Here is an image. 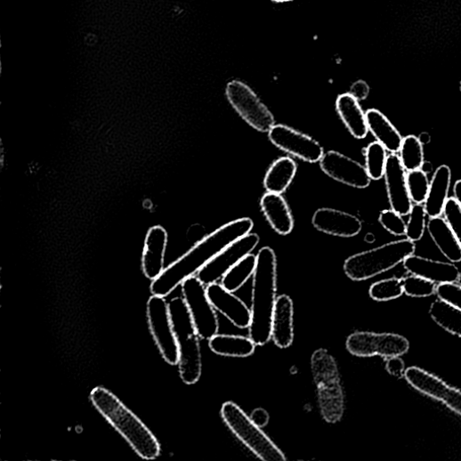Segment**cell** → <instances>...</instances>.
<instances>
[{
  "mask_svg": "<svg viewBox=\"0 0 461 461\" xmlns=\"http://www.w3.org/2000/svg\"><path fill=\"white\" fill-rule=\"evenodd\" d=\"M400 160L406 171L419 170L425 162L424 148L420 139L408 135L403 139L400 148Z\"/></svg>",
  "mask_w": 461,
  "mask_h": 461,
  "instance_id": "32",
  "label": "cell"
},
{
  "mask_svg": "<svg viewBox=\"0 0 461 461\" xmlns=\"http://www.w3.org/2000/svg\"><path fill=\"white\" fill-rule=\"evenodd\" d=\"M404 293L412 297H428L436 293L435 283L424 278L410 275L402 278Z\"/></svg>",
  "mask_w": 461,
  "mask_h": 461,
  "instance_id": "36",
  "label": "cell"
},
{
  "mask_svg": "<svg viewBox=\"0 0 461 461\" xmlns=\"http://www.w3.org/2000/svg\"><path fill=\"white\" fill-rule=\"evenodd\" d=\"M261 208L270 225L280 236L289 235L294 229V217L281 194L267 192L261 199Z\"/></svg>",
  "mask_w": 461,
  "mask_h": 461,
  "instance_id": "22",
  "label": "cell"
},
{
  "mask_svg": "<svg viewBox=\"0 0 461 461\" xmlns=\"http://www.w3.org/2000/svg\"><path fill=\"white\" fill-rule=\"evenodd\" d=\"M226 98L238 114L254 129L269 133L275 125V117L255 93L240 81L230 82Z\"/></svg>",
  "mask_w": 461,
  "mask_h": 461,
  "instance_id": "10",
  "label": "cell"
},
{
  "mask_svg": "<svg viewBox=\"0 0 461 461\" xmlns=\"http://www.w3.org/2000/svg\"><path fill=\"white\" fill-rule=\"evenodd\" d=\"M460 88H461V83H460Z\"/></svg>",
  "mask_w": 461,
  "mask_h": 461,
  "instance_id": "47",
  "label": "cell"
},
{
  "mask_svg": "<svg viewBox=\"0 0 461 461\" xmlns=\"http://www.w3.org/2000/svg\"><path fill=\"white\" fill-rule=\"evenodd\" d=\"M458 284L461 286V273H459L458 279H457Z\"/></svg>",
  "mask_w": 461,
  "mask_h": 461,
  "instance_id": "46",
  "label": "cell"
},
{
  "mask_svg": "<svg viewBox=\"0 0 461 461\" xmlns=\"http://www.w3.org/2000/svg\"><path fill=\"white\" fill-rule=\"evenodd\" d=\"M369 86L364 81H358L354 83L350 90V94L352 95L357 101H365L369 95Z\"/></svg>",
  "mask_w": 461,
  "mask_h": 461,
  "instance_id": "41",
  "label": "cell"
},
{
  "mask_svg": "<svg viewBox=\"0 0 461 461\" xmlns=\"http://www.w3.org/2000/svg\"><path fill=\"white\" fill-rule=\"evenodd\" d=\"M182 290L199 337L210 340L218 334L219 323L206 286L196 275L183 281Z\"/></svg>",
  "mask_w": 461,
  "mask_h": 461,
  "instance_id": "9",
  "label": "cell"
},
{
  "mask_svg": "<svg viewBox=\"0 0 461 461\" xmlns=\"http://www.w3.org/2000/svg\"><path fill=\"white\" fill-rule=\"evenodd\" d=\"M147 319L150 333L165 360L179 363V347L174 333L169 302L166 297L153 295L147 302Z\"/></svg>",
  "mask_w": 461,
  "mask_h": 461,
  "instance_id": "8",
  "label": "cell"
},
{
  "mask_svg": "<svg viewBox=\"0 0 461 461\" xmlns=\"http://www.w3.org/2000/svg\"><path fill=\"white\" fill-rule=\"evenodd\" d=\"M209 348L217 355L247 358L254 354L256 344L245 336L217 334L209 340Z\"/></svg>",
  "mask_w": 461,
  "mask_h": 461,
  "instance_id": "27",
  "label": "cell"
},
{
  "mask_svg": "<svg viewBox=\"0 0 461 461\" xmlns=\"http://www.w3.org/2000/svg\"><path fill=\"white\" fill-rule=\"evenodd\" d=\"M269 139L281 150L305 163H319L325 155L318 141L287 125H275L269 132Z\"/></svg>",
  "mask_w": 461,
  "mask_h": 461,
  "instance_id": "13",
  "label": "cell"
},
{
  "mask_svg": "<svg viewBox=\"0 0 461 461\" xmlns=\"http://www.w3.org/2000/svg\"><path fill=\"white\" fill-rule=\"evenodd\" d=\"M206 292L215 311L220 312L235 327L240 329L250 328L252 311L247 304L234 292H230L222 284L213 283L206 286Z\"/></svg>",
  "mask_w": 461,
  "mask_h": 461,
  "instance_id": "16",
  "label": "cell"
},
{
  "mask_svg": "<svg viewBox=\"0 0 461 461\" xmlns=\"http://www.w3.org/2000/svg\"><path fill=\"white\" fill-rule=\"evenodd\" d=\"M443 215L461 247V206L454 197L448 198Z\"/></svg>",
  "mask_w": 461,
  "mask_h": 461,
  "instance_id": "38",
  "label": "cell"
},
{
  "mask_svg": "<svg viewBox=\"0 0 461 461\" xmlns=\"http://www.w3.org/2000/svg\"><path fill=\"white\" fill-rule=\"evenodd\" d=\"M427 230L431 239L445 258L452 263L461 262V247L445 218L430 217Z\"/></svg>",
  "mask_w": 461,
  "mask_h": 461,
  "instance_id": "24",
  "label": "cell"
},
{
  "mask_svg": "<svg viewBox=\"0 0 461 461\" xmlns=\"http://www.w3.org/2000/svg\"><path fill=\"white\" fill-rule=\"evenodd\" d=\"M453 191H454V198L457 200V202L461 206V180H458L455 182Z\"/></svg>",
  "mask_w": 461,
  "mask_h": 461,
  "instance_id": "43",
  "label": "cell"
},
{
  "mask_svg": "<svg viewBox=\"0 0 461 461\" xmlns=\"http://www.w3.org/2000/svg\"><path fill=\"white\" fill-rule=\"evenodd\" d=\"M368 132L392 153L400 150L403 137L391 120L377 109H371L366 112Z\"/></svg>",
  "mask_w": 461,
  "mask_h": 461,
  "instance_id": "23",
  "label": "cell"
},
{
  "mask_svg": "<svg viewBox=\"0 0 461 461\" xmlns=\"http://www.w3.org/2000/svg\"><path fill=\"white\" fill-rule=\"evenodd\" d=\"M426 211L422 204L413 206L407 223L406 236L412 242L420 241L425 234Z\"/></svg>",
  "mask_w": 461,
  "mask_h": 461,
  "instance_id": "35",
  "label": "cell"
},
{
  "mask_svg": "<svg viewBox=\"0 0 461 461\" xmlns=\"http://www.w3.org/2000/svg\"><path fill=\"white\" fill-rule=\"evenodd\" d=\"M429 312L439 327L461 338V311L439 299L431 304Z\"/></svg>",
  "mask_w": 461,
  "mask_h": 461,
  "instance_id": "29",
  "label": "cell"
},
{
  "mask_svg": "<svg viewBox=\"0 0 461 461\" xmlns=\"http://www.w3.org/2000/svg\"><path fill=\"white\" fill-rule=\"evenodd\" d=\"M169 307L179 347L180 375L185 384L193 385L202 373L201 338L182 296L171 299Z\"/></svg>",
  "mask_w": 461,
  "mask_h": 461,
  "instance_id": "4",
  "label": "cell"
},
{
  "mask_svg": "<svg viewBox=\"0 0 461 461\" xmlns=\"http://www.w3.org/2000/svg\"><path fill=\"white\" fill-rule=\"evenodd\" d=\"M257 234H248L229 245L197 274L200 281L208 286L216 283L235 265L250 255L259 245Z\"/></svg>",
  "mask_w": 461,
  "mask_h": 461,
  "instance_id": "12",
  "label": "cell"
},
{
  "mask_svg": "<svg viewBox=\"0 0 461 461\" xmlns=\"http://www.w3.org/2000/svg\"><path fill=\"white\" fill-rule=\"evenodd\" d=\"M271 339L281 349L291 346L294 341V304L287 295L277 298L272 318Z\"/></svg>",
  "mask_w": 461,
  "mask_h": 461,
  "instance_id": "21",
  "label": "cell"
},
{
  "mask_svg": "<svg viewBox=\"0 0 461 461\" xmlns=\"http://www.w3.org/2000/svg\"><path fill=\"white\" fill-rule=\"evenodd\" d=\"M250 417L261 428L268 425L270 422V415L263 408L255 409Z\"/></svg>",
  "mask_w": 461,
  "mask_h": 461,
  "instance_id": "42",
  "label": "cell"
},
{
  "mask_svg": "<svg viewBox=\"0 0 461 461\" xmlns=\"http://www.w3.org/2000/svg\"><path fill=\"white\" fill-rule=\"evenodd\" d=\"M403 263L410 274L438 284L457 282L460 273L452 263L433 261L414 255L408 257Z\"/></svg>",
  "mask_w": 461,
  "mask_h": 461,
  "instance_id": "20",
  "label": "cell"
},
{
  "mask_svg": "<svg viewBox=\"0 0 461 461\" xmlns=\"http://www.w3.org/2000/svg\"><path fill=\"white\" fill-rule=\"evenodd\" d=\"M420 170H422L425 174H428L433 171V165L430 162H424Z\"/></svg>",
  "mask_w": 461,
  "mask_h": 461,
  "instance_id": "44",
  "label": "cell"
},
{
  "mask_svg": "<svg viewBox=\"0 0 461 461\" xmlns=\"http://www.w3.org/2000/svg\"><path fill=\"white\" fill-rule=\"evenodd\" d=\"M405 362L400 356L388 358L386 363L387 371L393 376L402 377L405 375Z\"/></svg>",
  "mask_w": 461,
  "mask_h": 461,
  "instance_id": "40",
  "label": "cell"
},
{
  "mask_svg": "<svg viewBox=\"0 0 461 461\" xmlns=\"http://www.w3.org/2000/svg\"><path fill=\"white\" fill-rule=\"evenodd\" d=\"M274 3H288L292 2V0H272Z\"/></svg>",
  "mask_w": 461,
  "mask_h": 461,
  "instance_id": "45",
  "label": "cell"
},
{
  "mask_svg": "<svg viewBox=\"0 0 461 461\" xmlns=\"http://www.w3.org/2000/svg\"><path fill=\"white\" fill-rule=\"evenodd\" d=\"M415 252L414 242L395 241L349 257L344 270L352 280L363 281L395 268Z\"/></svg>",
  "mask_w": 461,
  "mask_h": 461,
  "instance_id": "6",
  "label": "cell"
},
{
  "mask_svg": "<svg viewBox=\"0 0 461 461\" xmlns=\"http://www.w3.org/2000/svg\"><path fill=\"white\" fill-rule=\"evenodd\" d=\"M404 294L402 279L392 278L379 280L369 288L370 297L378 302H386L400 297Z\"/></svg>",
  "mask_w": 461,
  "mask_h": 461,
  "instance_id": "33",
  "label": "cell"
},
{
  "mask_svg": "<svg viewBox=\"0 0 461 461\" xmlns=\"http://www.w3.org/2000/svg\"><path fill=\"white\" fill-rule=\"evenodd\" d=\"M388 157L387 150L378 142H371L366 147L365 167L371 180L378 181L384 177Z\"/></svg>",
  "mask_w": 461,
  "mask_h": 461,
  "instance_id": "31",
  "label": "cell"
},
{
  "mask_svg": "<svg viewBox=\"0 0 461 461\" xmlns=\"http://www.w3.org/2000/svg\"><path fill=\"white\" fill-rule=\"evenodd\" d=\"M451 182V171L449 166H441L434 173L425 199V208L430 217L441 216L448 200Z\"/></svg>",
  "mask_w": 461,
  "mask_h": 461,
  "instance_id": "26",
  "label": "cell"
},
{
  "mask_svg": "<svg viewBox=\"0 0 461 461\" xmlns=\"http://www.w3.org/2000/svg\"><path fill=\"white\" fill-rule=\"evenodd\" d=\"M296 172V164L291 158H281L276 160L265 175V190L271 193H284L292 183Z\"/></svg>",
  "mask_w": 461,
  "mask_h": 461,
  "instance_id": "28",
  "label": "cell"
},
{
  "mask_svg": "<svg viewBox=\"0 0 461 461\" xmlns=\"http://www.w3.org/2000/svg\"><path fill=\"white\" fill-rule=\"evenodd\" d=\"M90 398L97 410L142 458L151 460L159 457L161 445L157 436L117 397L104 387H96Z\"/></svg>",
  "mask_w": 461,
  "mask_h": 461,
  "instance_id": "2",
  "label": "cell"
},
{
  "mask_svg": "<svg viewBox=\"0 0 461 461\" xmlns=\"http://www.w3.org/2000/svg\"><path fill=\"white\" fill-rule=\"evenodd\" d=\"M311 368L323 419L339 423L344 414V394L337 362L326 349L317 350L311 358Z\"/></svg>",
  "mask_w": 461,
  "mask_h": 461,
  "instance_id": "5",
  "label": "cell"
},
{
  "mask_svg": "<svg viewBox=\"0 0 461 461\" xmlns=\"http://www.w3.org/2000/svg\"><path fill=\"white\" fill-rule=\"evenodd\" d=\"M322 171L331 179L344 185L366 189L371 179L365 166L336 150L325 153L321 159Z\"/></svg>",
  "mask_w": 461,
  "mask_h": 461,
  "instance_id": "15",
  "label": "cell"
},
{
  "mask_svg": "<svg viewBox=\"0 0 461 461\" xmlns=\"http://www.w3.org/2000/svg\"><path fill=\"white\" fill-rule=\"evenodd\" d=\"M439 299L461 311V286L454 283H444L436 286Z\"/></svg>",
  "mask_w": 461,
  "mask_h": 461,
  "instance_id": "39",
  "label": "cell"
},
{
  "mask_svg": "<svg viewBox=\"0 0 461 461\" xmlns=\"http://www.w3.org/2000/svg\"><path fill=\"white\" fill-rule=\"evenodd\" d=\"M378 221L392 235L396 237L406 236L407 223L402 215L393 209L381 211Z\"/></svg>",
  "mask_w": 461,
  "mask_h": 461,
  "instance_id": "37",
  "label": "cell"
},
{
  "mask_svg": "<svg viewBox=\"0 0 461 461\" xmlns=\"http://www.w3.org/2000/svg\"><path fill=\"white\" fill-rule=\"evenodd\" d=\"M384 178L392 209L402 216L408 215L413 207V201L408 186L407 173L397 153H392L388 157Z\"/></svg>",
  "mask_w": 461,
  "mask_h": 461,
  "instance_id": "17",
  "label": "cell"
},
{
  "mask_svg": "<svg viewBox=\"0 0 461 461\" xmlns=\"http://www.w3.org/2000/svg\"><path fill=\"white\" fill-rule=\"evenodd\" d=\"M251 218L244 217L229 222L211 233L188 253L168 266L157 279L152 280V295L167 297L185 279L198 272L229 245L251 233L254 228Z\"/></svg>",
  "mask_w": 461,
  "mask_h": 461,
  "instance_id": "1",
  "label": "cell"
},
{
  "mask_svg": "<svg viewBox=\"0 0 461 461\" xmlns=\"http://www.w3.org/2000/svg\"><path fill=\"white\" fill-rule=\"evenodd\" d=\"M404 376L415 390L442 402L451 411L461 417V391L449 386L440 377L418 367L408 368L405 371Z\"/></svg>",
  "mask_w": 461,
  "mask_h": 461,
  "instance_id": "14",
  "label": "cell"
},
{
  "mask_svg": "<svg viewBox=\"0 0 461 461\" xmlns=\"http://www.w3.org/2000/svg\"><path fill=\"white\" fill-rule=\"evenodd\" d=\"M221 417L229 430L260 459L287 460L284 452L236 403L225 402L221 408Z\"/></svg>",
  "mask_w": 461,
  "mask_h": 461,
  "instance_id": "7",
  "label": "cell"
},
{
  "mask_svg": "<svg viewBox=\"0 0 461 461\" xmlns=\"http://www.w3.org/2000/svg\"><path fill=\"white\" fill-rule=\"evenodd\" d=\"M254 273L250 338L256 346L271 339L272 318L277 302V257L270 247L262 248Z\"/></svg>",
  "mask_w": 461,
  "mask_h": 461,
  "instance_id": "3",
  "label": "cell"
},
{
  "mask_svg": "<svg viewBox=\"0 0 461 461\" xmlns=\"http://www.w3.org/2000/svg\"><path fill=\"white\" fill-rule=\"evenodd\" d=\"M407 180L412 201L416 204L425 202L430 189L427 174L420 169L411 171L407 174Z\"/></svg>",
  "mask_w": 461,
  "mask_h": 461,
  "instance_id": "34",
  "label": "cell"
},
{
  "mask_svg": "<svg viewBox=\"0 0 461 461\" xmlns=\"http://www.w3.org/2000/svg\"><path fill=\"white\" fill-rule=\"evenodd\" d=\"M257 256L250 254L230 269L222 279V285L230 292H236L254 276Z\"/></svg>",
  "mask_w": 461,
  "mask_h": 461,
  "instance_id": "30",
  "label": "cell"
},
{
  "mask_svg": "<svg viewBox=\"0 0 461 461\" xmlns=\"http://www.w3.org/2000/svg\"><path fill=\"white\" fill-rule=\"evenodd\" d=\"M348 352L357 357L402 356L410 349L409 341L396 334L355 332L346 341Z\"/></svg>",
  "mask_w": 461,
  "mask_h": 461,
  "instance_id": "11",
  "label": "cell"
},
{
  "mask_svg": "<svg viewBox=\"0 0 461 461\" xmlns=\"http://www.w3.org/2000/svg\"><path fill=\"white\" fill-rule=\"evenodd\" d=\"M337 113L344 125L356 139H364L368 133L366 113L359 101L350 93H344L336 101Z\"/></svg>",
  "mask_w": 461,
  "mask_h": 461,
  "instance_id": "25",
  "label": "cell"
},
{
  "mask_svg": "<svg viewBox=\"0 0 461 461\" xmlns=\"http://www.w3.org/2000/svg\"><path fill=\"white\" fill-rule=\"evenodd\" d=\"M168 244L166 230L160 225L148 230L142 257L143 274L149 279L155 280L165 271L166 253Z\"/></svg>",
  "mask_w": 461,
  "mask_h": 461,
  "instance_id": "18",
  "label": "cell"
},
{
  "mask_svg": "<svg viewBox=\"0 0 461 461\" xmlns=\"http://www.w3.org/2000/svg\"><path fill=\"white\" fill-rule=\"evenodd\" d=\"M312 223L319 232L344 239L358 236L362 229V223L357 216L328 207L317 210Z\"/></svg>",
  "mask_w": 461,
  "mask_h": 461,
  "instance_id": "19",
  "label": "cell"
}]
</instances>
